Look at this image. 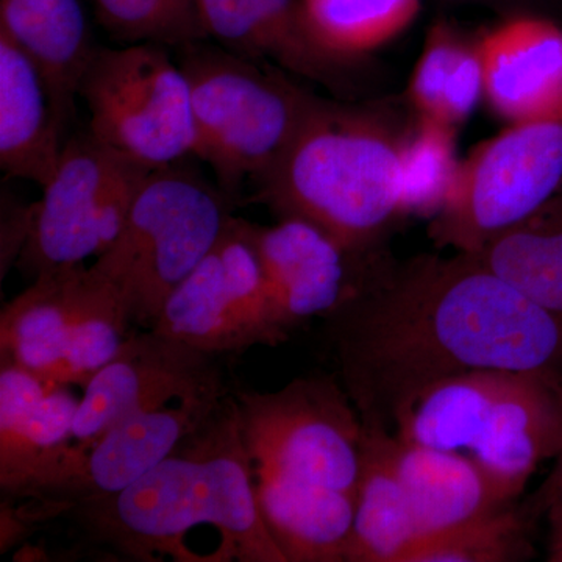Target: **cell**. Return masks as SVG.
<instances>
[{
    "instance_id": "obj_2",
    "label": "cell",
    "mask_w": 562,
    "mask_h": 562,
    "mask_svg": "<svg viewBox=\"0 0 562 562\" xmlns=\"http://www.w3.org/2000/svg\"><path fill=\"white\" fill-rule=\"evenodd\" d=\"M69 517L95 546L133 561H201L183 546L192 528L222 536L220 561L286 562L262 522L235 395L160 464L121 494L72 506Z\"/></svg>"
},
{
    "instance_id": "obj_3",
    "label": "cell",
    "mask_w": 562,
    "mask_h": 562,
    "mask_svg": "<svg viewBox=\"0 0 562 562\" xmlns=\"http://www.w3.org/2000/svg\"><path fill=\"white\" fill-rule=\"evenodd\" d=\"M382 113L317 98L254 199L368 257L403 220L402 143Z\"/></svg>"
},
{
    "instance_id": "obj_30",
    "label": "cell",
    "mask_w": 562,
    "mask_h": 562,
    "mask_svg": "<svg viewBox=\"0 0 562 562\" xmlns=\"http://www.w3.org/2000/svg\"><path fill=\"white\" fill-rule=\"evenodd\" d=\"M543 516L550 524L549 561L562 562V486L547 501Z\"/></svg>"
},
{
    "instance_id": "obj_26",
    "label": "cell",
    "mask_w": 562,
    "mask_h": 562,
    "mask_svg": "<svg viewBox=\"0 0 562 562\" xmlns=\"http://www.w3.org/2000/svg\"><path fill=\"white\" fill-rule=\"evenodd\" d=\"M299 9L314 46L349 69L408 31L422 0H299Z\"/></svg>"
},
{
    "instance_id": "obj_17",
    "label": "cell",
    "mask_w": 562,
    "mask_h": 562,
    "mask_svg": "<svg viewBox=\"0 0 562 562\" xmlns=\"http://www.w3.org/2000/svg\"><path fill=\"white\" fill-rule=\"evenodd\" d=\"M387 457L420 531V542L514 503L471 458L384 432Z\"/></svg>"
},
{
    "instance_id": "obj_28",
    "label": "cell",
    "mask_w": 562,
    "mask_h": 562,
    "mask_svg": "<svg viewBox=\"0 0 562 562\" xmlns=\"http://www.w3.org/2000/svg\"><path fill=\"white\" fill-rule=\"evenodd\" d=\"M457 132L438 122L417 117L402 143L403 217H431L449 198L461 160Z\"/></svg>"
},
{
    "instance_id": "obj_20",
    "label": "cell",
    "mask_w": 562,
    "mask_h": 562,
    "mask_svg": "<svg viewBox=\"0 0 562 562\" xmlns=\"http://www.w3.org/2000/svg\"><path fill=\"white\" fill-rule=\"evenodd\" d=\"M0 368V490L7 495L72 441L80 402L21 366Z\"/></svg>"
},
{
    "instance_id": "obj_16",
    "label": "cell",
    "mask_w": 562,
    "mask_h": 562,
    "mask_svg": "<svg viewBox=\"0 0 562 562\" xmlns=\"http://www.w3.org/2000/svg\"><path fill=\"white\" fill-rule=\"evenodd\" d=\"M484 101L502 120L562 117V27L547 18H509L479 40Z\"/></svg>"
},
{
    "instance_id": "obj_27",
    "label": "cell",
    "mask_w": 562,
    "mask_h": 562,
    "mask_svg": "<svg viewBox=\"0 0 562 562\" xmlns=\"http://www.w3.org/2000/svg\"><path fill=\"white\" fill-rule=\"evenodd\" d=\"M535 520L524 505L497 512L417 543L406 562H519L535 558Z\"/></svg>"
},
{
    "instance_id": "obj_15",
    "label": "cell",
    "mask_w": 562,
    "mask_h": 562,
    "mask_svg": "<svg viewBox=\"0 0 562 562\" xmlns=\"http://www.w3.org/2000/svg\"><path fill=\"white\" fill-rule=\"evenodd\" d=\"M249 235L273 310L290 333L338 308L372 257L353 254L327 232L297 217H281L273 225L249 222Z\"/></svg>"
},
{
    "instance_id": "obj_8",
    "label": "cell",
    "mask_w": 562,
    "mask_h": 562,
    "mask_svg": "<svg viewBox=\"0 0 562 562\" xmlns=\"http://www.w3.org/2000/svg\"><path fill=\"white\" fill-rule=\"evenodd\" d=\"M233 395L251 471L357 497L366 430L338 376H302L279 391Z\"/></svg>"
},
{
    "instance_id": "obj_18",
    "label": "cell",
    "mask_w": 562,
    "mask_h": 562,
    "mask_svg": "<svg viewBox=\"0 0 562 562\" xmlns=\"http://www.w3.org/2000/svg\"><path fill=\"white\" fill-rule=\"evenodd\" d=\"M203 38L302 79L341 83L344 68L306 35L299 0H195Z\"/></svg>"
},
{
    "instance_id": "obj_23",
    "label": "cell",
    "mask_w": 562,
    "mask_h": 562,
    "mask_svg": "<svg viewBox=\"0 0 562 562\" xmlns=\"http://www.w3.org/2000/svg\"><path fill=\"white\" fill-rule=\"evenodd\" d=\"M419 542L412 506L387 457L384 431H366L346 562H406Z\"/></svg>"
},
{
    "instance_id": "obj_4",
    "label": "cell",
    "mask_w": 562,
    "mask_h": 562,
    "mask_svg": "<svg viewBox=\"0 0 562 562\" xmlns=\"http://www.w3.org/2000/svg\"><path fill=\"white\" fill-rule=\"evenodd\" d=\"M403 441L471 458L516 502L562 453V372L487 369L435 384L398 417Z\"/></svg>"
},
{
    "instance_id": "obj_10",
    "label": "cell",
    "mask_w": 562,
    "mask_h": 562,
    "mask_svg": "<svg viewBox=\"0 0 562 562\" xmlns=\"http://www.w3.org/2000/svg\"><path fill=\"white\" fill-rule=\"evenodd\" d=\"M562 190V117L514 122L461 160L428 236L438 249L476 254Z\"/></svg>"
},
{
    "instance_id": "obj_24",
    "label": "cell",
    "mask_w": 562,
    "mask_h": 562,
    "mask_svg": "<svg viewBox=\"0 0 562 562\" xmlns=\"http://www.w3.org/2000/svg\"><path fill=\"white\" fill-rule=\"evenodd\" d=\"M472 255L562 324V190Z\"/></svg>"
},
{
    "instance_id": "obj_32",
    "label": "cell",
    "mask_w": 562,
    "mask_h": 562,
    "mask_svg": "<svg viewBox=\"0 0 562 562\" xmlns=\"http://www.w3.org/2000/svg\"><path fill=\"white\" fill-rule=\"evenodd\" d=\"M468 2H491V0H468ZM497 2V0H495Z\"/></svg>"
},
{
    "instance_id": "obj_1",
    "label": "cell",
    "mask_w": 562,
    "mask_h": 562,
    "mask_svg": "<svg viewBox=\"0 0 562 562\" xmlns=\"http://www.w3.org/2000/svg\"><path fill=\"white\" fill-rule=\"evenodd\" d=\"M338 380L366 431L395 424L461 373L562 372V324L475 255H372L349 297L322 317Z\"/></svg>"
},
{
    "instance_id": "obj_14",
    "label": "cell",
    "mask_w": 562,
    "mask_h": 562,
    "mask_svg": "<svg viewBox=\"0 0 562 562\" xmlns=\"http://www.w3.org/2000/svg\"><path fill=\"white\" fill-rule=\"evenodd\" d=\"M228 392L217 355L157 328L133 333L85 386L72 441H92L121 422L173 402L221 401Z\"/></svg>"
},
{
    "instance_id": "obj_22",
    "label": "cell",
    "mask_w": 562,
    "mask_h": 562,
    "mask_svg": "<svg viewBox=\"0 0 562 562\" xmlns=\"http://www.w3.org/2000/svg\"><path fill=\"white\" fill-rule=\"evenodd\" d=\"M0 32L38 66L68 125L95 50L80 0H0Z\"/></svg>"
},
{
    "instance_id": "obj_12",
    "label": "cell",
    "mask_w": 562,
    "mask_h": 562,
    "mask_svg": "<svg viewBox=\"0 0 562 562\" xmlns=\"http://www.w3.org/2000/svg\"><path fill=\"white\" fill-rule=\"evenodd\" d=\"M221 401L177 403L121 422L92 441H70L31 479L3 495L2 508L20 530L27 531L65 516L80 503L121 494L198 430Z\"/></svg>"
},
{
    "instance_id": "obj_5",
    "label": "cell",
    "mask_w": 562,
    "mask_h": 562,
    "mask_svg": "<svg viewBox=\"0 0 562 562\" xmlns=\"http://www.w3.org/2000/svg\"><path fill=\"white\" fill-rule=\"evenodd\" d=\"M177 61L190 83L194 157L213 169L235 201L247 181L262 179L299 131L317 95L286 70L192 41L179 46Z\"/></svg>"
},
{
    "instance_id": "obj_13",
    "label": "cell",
    "mask_w": 562,
    "mask_h": 562,
    "mask_svg": "<svg viewBox=\"0 0 562 562\" xmlns=\"http://www.w3.org/2000/svg\"><path fill=\"white\" fill-rule=\"evenodd\" d=\"M155 328L217 357L290 339L269 297L249 221L233 216L216 246L166 301Z\"/></svg>"
},
{
    "instance_id": "obj_31",
    "label": "cell",
    "mask_w": 562,
    "mask_h": 562,
    "mask_svg": "<svg viewBox=\"0 0 562 562\" xmlns=\"http://www.w3.org/2000/svg\"><path fill=\"white\" fill-rule=\"evenodd\" d=\"M562 486V453L560 458L554 460L553 471L547 476L546 482L539 486V490L522 503L524 508L530 514L531 519L538 522L543 517V506L547 501Z\"/></svg>"
},
{
    "instance_id": "obj_9",
    "label": "cell",
    "mask_w": 562,
    "mask_h": 562,
    "mask_svg": "<svg viewBox=\"0 0 562 562\" xmlns=\"http://www.w3.org/2000/svg\"><path fill=\"white\" fill-rule=\"evenodd\" d=\"M79 98L91 135L140 168L155 171L194 157L190 83L165 44L95 47Z\"/></svg>"
},
{
    "instance_id": "obj_19",
    "label": "cell",
    "mask_w": 562,
    "mask_h": 562,
    "mask_svg": "<svg viewBox=\"0 0 562 562\" xmlns=\"http://www.w3.org/2000/svg\"><path fill=\"white\" fill-rule=\"evenodd\" d=\"M66 127L38 66L0 32L2 171L43 188L60 161Z\"/></svg>"
},
{
    "instance_id": "obj_21",
    "label": "cell",
    "mask_w": 562,
    "mask_h": 562,
    "mask_svg": "<svg viewBox=\"0 0 562 562\" xmlns=\"http://www.w3.org/2000/svg\"><path fill=\"white\" fill-rule=\"evenodd\" d=\"M262 522L286 562H346L355 502L344 492L254 471Z\"/></svg>"
},
{
    "instance_id": "obj_25",
    "label": "cell",
    "mask_w": 562,
    "mask_h": 562,
    "mask_svg": "<svg viewBox=\"0 0 562 562\" xmlns=\"http://www.w3.org/2000/svg\"><path fill=\"white\" fill-rule=\"evenodd\" d=\"M406 95L417 117L458 131L484 101L479 41L464 38L447 22L432 24Z\"/></svg>"
},
{
    "instance_id": "obj_6",
    "label": "cell",
    "mask_w": 562,
    "mask_h": 562,
    "mask_svg": "<svg viewBox=\"0 0 562 562\" xmlns=\"http://www.w3.org/2000/svg\"><path fill=\"white\" fill-rule=\"evenodd\" d=\"M233 205L187 161L144 177L120 238L92 265L120 292L132 324L155 328L166 301L224 235Z\"/></svg>"
},
{
    "instance_id": "obj_29",
    "label": "cell",
    "mask_w": 562,
    "mask_h": 562,
    "mask_svg": "<svg viewBox=\"0 0 562 562\" xmlns=\"http://www.w3.org/2000/svg\"><path fill=\"white\" fill-rule=\"evenodd\" d=\"M98 20L124 44L181 46L205 40L195 0H94Z\"/></svg>"
},
{
    "instance_id": "obj_11",
    "label": "cell",
    "mask_w": 562,
    "mask_h": 562,
    "mask_svg": "<svg viewBox=\"0 0 562 562\" xmlns=\"http://www.w3.org/2000/svg\"><path fill=\"white\" fill-rule=\"evenodd\" d=\"M149 172L103 146L88 128L70 136L40 202L29 211L18 260L22 271L35 279L98 260L120 238Z\"/></svg>"
},
{
    "instance_id": "obj_7",
    "label": "cell",
    "mask_w": 562,
    "mask_h": 562,
    "mask_svg": "<svg viewBox=\"0 0 562 562\" xmlns=\"http://www.w3.org/2000/svg\"><path fill=\"white\" fill-rule=\"evenodd\" d=\"M131 324L120 292L94 266L41 273L0 313V362L85 387L121 349Z\"/></svg>"
}]
</instances>
